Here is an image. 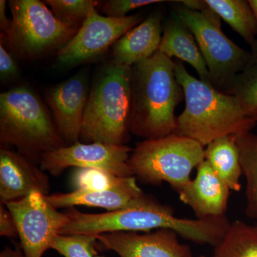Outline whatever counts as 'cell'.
Masks as SVG:
<instances>
[{
	"label": "cell",
	"mask_w": 257,
	"mask_h": 257,
	"mask_svg": "<svg viewBox=\"0 0 257 257\" xmlns=\"http://www.w3.org/2000/svg\"><path fill=\"white\" fill-rule=\"evenodd\" d=\"M158 51L170 58L187 62L195 69L199 79L211 85L207 64L194 35L175 15L163 28Z\"/></svg>",
	"instance_id": "ac0fdd59"
},
{
	"label": "cell",
	"mask_w": 257,
	"mask_h": 257,
	"mask_svg": "<svg viewBox=\"0 0 257 257\" xmlns=\"http://www.w3.org/2000/svg\"><path fill=\"white\" fill-rule=\"evenodd\" d=\"M127 178L98 169L77 168L72 175V183L75 190L98 192L116 188Z\"/></svg>",
	"instance_id": "d4e9b609"
},
{
	"label": "cell",
	"mask_w": 257,
	"mask_h": 257,
	"mask_svg": "<svg viewBox=\"0 0 257 257\" xmlns=\"http://www.w3.org/2000/svg\"><path fill=\"white\" fill-rule=\"evenodd\" d=\"M204 160L230 190H241L242 169L236 135L222 137L208 145L204 150Z\"/></svg>",
	"instance_id": "d6986e66"
},
{
	"label": "cell",
	"mask_w": 257,
	"mask_h": 257,
	"mask_svg": "<svg viewBox=\"0 0 257 257\" xmlns=\"http://www.w3.org/2000/svg\"><path fill=\"white\" fill-rule=\"evenodd\" d=\"M248 3H249L250 6L253 10L257 23V0H248Z\"/></svg>",
	"instance_id": "1f68e13d"
},
{
	"label": "cell",
	"mask_w": 257,
	"mask_h": 257,
	"mask_svg": "<svg viewBox=\"0 0 257 257\" xmlns=\"http://www.w3.org/2000/svg\"><path fill=\"white\" fill-rule=\"evenodd\" d=\"M7 1L1 0L0 1V29H1V36H4L9 31L10 25H11V20H9L7 17Z\"/></svg>",
	"instance_id": "f546056e"
},
{
	"label": "cell",
	"mask_w": 257,
	"mask_h": 257,
	"mask_svg": "<svg viewBox=\"0 0 257 257\" xmlns=\"http://www.w3.org/2000/svg\"><path fill=\"white\" fill-rule=\"evenodd\" d=\"M5 204L14 217L26 257H42L69 221L68 214L57 211L40 192Z\"/></svg>",
	"instance_id": "9c48e42d"
},
{
	"label": "cell",
	"mask_w": 257,
	"mask_h": 257,
	"mask_svg": "<svg viewBox=\"0 0 257 257\" xmlns=\"http://www.w3.org/2000/svg\"><path fill=\"white\" fill-rule=\"evenodd\" d=\"M163 3L161 0H109L98 2L101 13L108 18H122L128 16V13L133 10L155 4Z\"/></svg>",
	"instance_id": "4316f807"
},
{
	"label": "cell",
	"mask_w": 257,
	"mask_h": 257,
	"mask_svg": "<svg viewBox=\"0 0 257 257\" xmlns=\"http://www.w3.org/2000/svg\"><path fill=\"white\" fill-rule=\"evenodd\" d=\"M132 149L126 145L77 142L43 155L40 167L58 176L69 167L93 168L106 171L119 177H134L128 160Z\"/></svg>",
	"instance_id": "8fae6325"
},
{
	"label": "cell",
	"mask_w": 257,
	"mask_h": 257,
	"mask_svg": "<svg viewBox=\"0 0 257 257\" xmlns=\"http://www.w3.org/2000/svg\"><path fill=\"white\" fill-rule=\"evenodd\" d=\"M132 67L106 64L88 96L81 131L84 143L124 145L130 133Z\"/></svg>",
	"instance_id": "277c9868"
},
{
	"label": "cell",
	"mask_w": 257,
	"mask_h": 257,
	"mask_svg": "<svg viewBox=\"0 0 257 257\" xmlns=\"http://www.w3.org/2000/svg\"><path fill=\"white\" fill-rule=\"evenodd\" d=\"M162 20L160 13H152L125 34L112 46L111 63L132 67L155 55L162 41Z\"/></svg>",
	"instance_id": "2e32d148"
},
{
	"label": "cell",
	"mask_w": 257,
	"mask_h": 257,
	"mask_svg": "<svg viewBox=\"0 0 257 257\" xmlns=\"http://www.w3.org/2000/svg\"><path fill=\"white\" fill-rule=\"evenodd\" d=\"M175 15L194 35L207 64L211 85L224 92L235 76L245 68L251 52L225 35L221 18L207 5L201 11L177 7Z\"/></svg>",
	"instance_id": "ba28073f"
},
{
	"label": "cell",
	"mask_w": 257,
	"mask_h": 257,
	"mask_svg": "<svg viewBox=\"0 0 257 257\" xmlns=\"http://www.w3.org/2000/svg\"><path fill=\"white\" fill-rule=\"evenodd\" d=\"M130 132L145 140L175 133V109L184 96L175 61L160 51L132 67Z\"/></svg>",
	"instance_id": "7a4b0ae2"
},
{
	"label": "cell",
	"mask_w": 257,
	"mask_h": 257,
	"mask_svg": "<svg viewBox=\"0 0 257 257\" xmlns=\"http://www.w3.org/2000/svg\"><path fill=\"white\" fill-rule=\"evenodd\" d=\"M96 235L58 234L51 244L64 257H96Z\"/></svg>",
	"instance_id": "484cf974"
},
{
	"label": "cell",
	"mask_w": 257,
	"mask_h": 257,
	"mask_svg": "<svg viewBox=\"0 0 257 257\" xmlns=\"http://www.w3.org/2000/svg\"><path fill=\"white\" fill-rule=\"evenodd\" d=\"M200 143L173 133L137 144L128 160L134 177L145 183L170 184L179 193L191 182V174L204 161Z\"/></svg>",
	"instance_id": "8992f818"
},
{
	"label": "cell",
	"mask_w": 257,
	"mask_h": 257,
	"mask_svg": "<svg viewBox=\"0 0 257 257\" xmlns=\"http://www.w3.org/2000/svg\"><path fill=\"white\" fill-rule=\"evenodd\" d=\"M9 31L1 40L19 57L33 60L60 50L78 31L62 23L40 0H11Z\"/></svg>",
	"instance_id": "52a82bcc"
},
{
	"label": "cell",
	"mask_w": 257,
	"mask_h": 257,
	"mask_svg": "<svg viewBox=\"0 0 257 257\" xmlns=\"http://www.w3.org/2000/svg\"><path fill=\"white\" fill-rule=\"evenodd\" d=\"M0 257H26L24 253L21 246H16L15 248L6 246L0 253Z\"/></svg>",
	"instance_id": "4dcf8cb0"
},
{
	"label": "cell",
	"mask_w": 257,
	"mask_h": 257,
	"mask_svg": "<svg viewBox=\"0 0 257 257\" xmlns=\"http://www.w3.org/2000/svg\"><path fill=\"white\" fill-rule=\"evenodd\" d=\"M19 74L18 64L14 55L7 50L4 42L0 44V77L3 81L16 78Z\"/></svg>",
	"instance_id": "83f0119b"
},
{
	"label": "cell",
	"mask_w": 257,
	"mask_h": 257,
	"mask_svg": "<svg viewBox=\"0 0 257 257\" xmlns=\"http://www.w3.org/2000/svg\"><path fill=\"white\" fill-rule=\"evenodd\" d=\"M87 83L83 73L47 89L45 99L66 146L79 142L87 105Z\"/></svg>",
	"instance_id": "7c38bea8"
},
{
	"label": "cell",
	"mask_w": 257,
	"mask_h": 257,
	"mask_svg": "<svg viewBox=\"0 0 257 257\" xmlns=\"http://www.w3.org/2000/svg\"><path fill=\"white\" fill-rule=\"evenodd\" d=\"M68 224L60 234L98 235L119 231L150 232L155 230H173L181 237L198 244L214 246L223 234L222 221L211 219L177 217L173 209L144 196L132 207L102 214H86L69 209Z\"/></svg>",
	"instance_id": "6da1fadb"
},
{
	"label": "cell",
	"mask_w": 257,
	"mask_h": 257,
	"mask_svg": "<svg viewBox=\"0 0 257 257\" xmlns=\"http://www.w3.org/2000/svg\"><path fill=\"white\" fill-rule=\"evenodd\" d=\"M96 257H104V256H96Z\"/></svg>",
	"instance_id": "836d02e7"
},
{
	"label": "cell",
	"mask_w": 257,
	"mask_h": 257,
	"mask_svg": "<svg viewBox=\"0 0 257 257\" xmlns=\"http://www.w3.org/2000/svg\"><path fill=\"white\" fill-rule=\"evenodd\" d=\"M211 257H257V228L242 221H233Z\"/></svg>",
	"instance_id": "7402d4cb"
},
{
	"label": "cell",
	"mask_w": 257,
	"mask_h": 257,
	"mask_svg": "<svg viewBox=\"0 0 257 257\" xmlns=\"http://www.w3.org/2000/svg\"><path fill=\"white\" fill-rule=\"evenodd\" d=\"M242 175L246 179L245 214L257 219V134L248 132L236 136Z\"/></svg>",
	"instance_id": "44dd1931"
},
{
	"label": "cell",
	"mask_w": 257,
	"mask_h": 257,
	"mask_svg": "<svg viewBox=\"0 0 257 257\" xmlns=\"http://www.w3.org/2000/svg\"><path fill=\"white\" fill-rule=\"evenodd\" d=\"M142 22L143 16L140 14L108 18L99 15L95 8L75 35L57 51V62L69 67L94 60Z\"/></svg>",
	"instance_id": "30bf717a"
},
{
	"label": "cell",
	"mask_w": 257,
	"mask_h": 257,
	"mask_svg": "<svg viewBox=\"0 0 257 257\" xmlns=\"http://www.w3.org/2000/svg\"><path fill=\"white\" fill-rule=\"evenodd\" d=\"M252 118L257 122V110L255 111L254 112H253V114H252Z\"/></svg>",
	"instance_id": "d6a6232c"
},
{
	"label": "cell",
	"mask_w": 257,
	"mask_h": 257,
	"mask_svg": "<svg viewBox=\"0 0 257 257\" xmlns=\"http://www.w3.org/2000/svg\"><path fill=\"white\" fill-rule=\"evenodd\" d=\"M176 78L185 98L177 117L176 134L188 137L203 147L217 139L251 132L257 124L234 96L191 75L180 60L175 62Z\"/></svg>",
	"instance_id": "3957f363"
},
{
	"label": "cell",
	"mask_w": 257,
	"mask_h": 257,
	"mask_svg": "<svg viewBox=\"0 0 257 257\" xmlns=\"http://www.w3.org/2000/svg\"><path fill=\"white\" fill-rule=\"evenodd\" d=\"M199 257H205L204 256H199Z\"/></svg>",
	"instance_id": "e575fe53"
},
{
	"label": "cell",
	"mask_w": 257,
	"mask_h": 257,
	"mask_svg": "<svg viewBox=\"0 0 257 257\" xmlns=\"http://www.w3.org/2000/svg\"><path fill=\"white\" fill-rule=\"evenodd\" d=\"M251 57L224 91L234 96L243 111L252 117L257 110V40L251 46Z\"/></svg>",
	"instance_id": "603a6c76"
},
{
	"label": "cell",
	"mask_w": 257,
	"mask_h": 257,
	"mask_svg": "<svg viewBox=\"0 0 257 257\" xmlns=\"http://www.w3.org/2000/svg\"><path fill=\"white\" fill-rule=\"evenodd\" d=\"M256 227L257 228V225H256Z\"/></svg>",
	"instance_id": "d590c367"
},
{
	"label": "cell",
	"mask_w": 257,
	"mask_h": 257,
	"mask_svg": "<svg viewBox=\"0 0 257 257\" xmlns=\"http://www.w3.org/2000/svg\"><path fill=\"white\" fill-rule=\"evenodd\" d=\"M0 235L8 238L18 236L14 217L5 204H0Z\"/></svg>",
	"instance_id": "f1b7e54d"
},
{
	"label": "cell",
	"mask_w": 257,
	"mask_h": 257,
	"mask_svg": "<svg viewBox=\"0 0 257 257\" xmlns=\"http://www.w3.org/2000/svg\"><path fill=\"white\" fill-rule=\"evenodd\" d=\"M135 177H128L116 188L98 192L74 190L69 193H55L47 196L48 202L56 209L87 206L115 211L130 207L145 196Z\"/></svg>",
	"instance_id": "e0dca14e"
},
{
	"label": "cell",
	"mask_w": 257,
	"mask_h": 257,
	"mask_svg": "<svg viewBox=\"0 0 257 257\" xmlns=\"http://www.w3.org/2000/svg\"><path fill=\"white\" fill-rule=\"evenodd\" d=\"M173 230H155L146 234L119 231L96 235L97 241L119 257H193L187 245Z\"/></svg>",
	"instance_id": "4fadbf2b"
},
{
	"label": "cell",
	"mask_w": 257,
	"mask_h": 257,
	"mask_svg": "<svg viewBox=\"0 0 257 257\" xmlns=\"http://www.w3.org/2000/svg\"><path fill=\"white\" fill-rule=\"evenodd\" d=\"M50 182L41 167L18 152L0 150V202L19 200L33 192L49 195Z\"/></svg>",
	"instance_id": "5bb4252c"
},
{
	"label": "cell",
	"mask_w": 257,
	"mask_h": 257,
	"mask_svg": "<svg viewBox=\"0 0 257 257\" xmlns=\"http://www.w3.org/2000/svg\"><path fill=\"white\" fill-rule=\"evenodd\" d=\"M205 3L250 47L256 41V20L248 0H205Z\"/></svg>",
	"instance_id": "ffe728a7"
},
{
	"label": "cell",
	"mask_w": 257,
	"mask_h": 257,
	"mask_svg": "<svg viewBox=\"0 0 257 257\" xmlns=\"http://www.w3.org/2000/svg\"><path fill=\"white\" fill-rule=\"evenodd\" d=\"M0 140L35 164L47 152L66 146L46 106L27 87L0 94Z\"/></svg>",
	"instance_id": "5b68a950"
},
{
	"label": "cell",
	"mask_w": 257,
	"mask_h": 257,
	"mask_svg": "<svg viewBox=\"0 0 257 257\" xmlns=\"http://www.w3.org/2000/svg\"><path fill=\"white\" fill-rule=\"evenodd\" d=\"M44 3L60 22L76 29L80 28L98 4L92 0H46Z\"/></svg>",
	"instance_id": "cb8c5ba5"
},
{
	"label": "cell",
	"mask_w": 257,
	"mask_h": 257,
	"mask_svg": "<svg viewBox=\"0 0 257 257\" xmlns=\"http://www.w3.org/2000/svg\"><path fill=\"white\" fill-rule=\"evenodd\" d=\"M230 189L207 161L197 168V175L182 191L179 199L194 211L197 219H211L226 216Z\"/></svg>",
	"instance_id": "9a60e30c"
}]
</instances>
